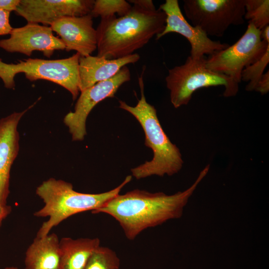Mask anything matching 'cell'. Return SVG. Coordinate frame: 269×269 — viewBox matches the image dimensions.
I'll use <instances>...</instances> for the list:
<instances>
[{"label":"cell","instance_id":"obj_26","mask_svg":"<svg viewBox=\"0 0 269 269\" xmlns=\"http://www.w3.org/2000/svg\"><path fill=\"white\" fill-rule=\"evenodd\" d=\"M11 211V208L10 206L0 204V227L3 220L10 214Z\"/></svg>","mask_w":269,"mask_h":269},{"label":"cell","instance_id":"obj_22","mask_svg":"<svg viewBox=\"0 0 269 269\" xmlns=\"http://www.w3.org/2000/svg\"><path fill=\"white\" fill-rule=\"evenodd\" d=\"M10 12L0 9V35L10 34L12 27L9 23Z\"/></svg>","mask_w":269,"mask_h":269},{"label":"cell","instance_id":"obj_15","mask_svg":"<svg viewBox=\"0 0 269 269\" xmlns=\"http://www.w3.org/2000/svg\"><path fill=\"white\" fill-rule=\"evenodd\" d=\"M139 58L137 53L116 59H107L97 56H81L79 62L80 91L111 78L124 66L134 63Z\"/></svg>","mask_w":269,"mask_h":269},{"label":"cell","instance_id":"obj_18","mask_svg":"<svg viewBox=\"0 0 269 269\" xmlns=\"http://www.w3.org/2000/svg\"><path fill=\"white\" fill-rule=\"evenodd\" d=\"M244 18L262 30L269 25V0H245Z\"/></svg>","mask_w":269,"mask_h":269},{"label":"cell","instance_id":"obj_1","mask_svg":"<svg viewBox=\"0 0 269 269\" xmlns=\"http://www.w3.org/2000/svg\"><path fill=\"white\" fill-rule=\"evenodd\" d=\"M209 165L200 172L194 183L173 195L134 189L118 194L93 214H108L118 221L126 238L133 240L144 230L178 219L198 185L209 171Z\"/></svg>","mask_w":269,"mask_h":269},{"label":"cell","instance_id":"obj_9","mask_svg":"<svg viewBox=\"0 0 269 269\" xmlns=\"http://www.w3.org/2000/svg\"><path fill=\"white\" fill-rule=\"evenodd\" d=\"M130 80V70L125 66L111 78L81 92L74 111L69 112L64 118V123L68 128L73 140L84 139L87 134L86 120L93 108L107 98H114L119 88Z\"/></svg>","mask_w":269,"mask_h":269},{"label":"cell","instance_id":"obj_17","mask_svg":"<svg viewBox=\"0 0 269 269\" xmlns=\"http://www.w3.org/2000/svg\"><path fill=\"white\" fill-rule=\"evenodd\" d=\"M59 269H84L93 253L100 246L98 238L74 239L64 237L59 241Z\"/></svg>","mask_w":269,"mask_h":269},{"label":"cell","instance_id":"obj_11","mask_svg":"<svg viewBox=\"0 0 269 269\" xmlns=\"http://www.w3.org/2000/svg\"><path fill=\"white\" fill-rule=\"evenodd\" d=\"M9 34L8 38L0 40V48L8 52L30 56L37 50L49 58L54 51L65 49L62 40L53 35L50 26L27 22L22 27L13 28Z\"/></svg>","mask_w":269,"mask_h":269},{"label":"cell","instance_id":"obj_8","mask_svg":"<svg viewBox=\"0 0 269 269\" xmlns=\"http://www.w3.org/2000/svg\"><path fill=\"white\" fill-rule=\"evenodd\" d=\"M183 9L191 25L208 36H222L245 21V0H184Z\"/></svg>","mask_w":269,"mask_h":269},{"label":"cell","instance_id":"obj_19","mask_svg":"<svg viewBox=\"0 0 269 269\" xmlns=\"http://www.w3.org/2000/svg\"><path fill=\"white\" fill-rule=\"evenodd\" d=\"M120 260L111 249L100 246L92 254L84 269H120Z\"/></svg>","mask_w":269,"mask_h":269},{"label":"cell","instance_id":"obj_12","mask_svg":"<svg viewBox=\"0 0 269 269\" xmlns=\"http://www.w3.org/2000/svg\"><path fill=\"white\" fill-rule=\"evenodd\" d=\"M93 0H20L15 12L28 22L50 25L65 16H82L90 13Z\"/></svg>","mask_w":269,"mask_h":269},{"label":"cell","instance_id":"obj_6","mask_svg":"<svg viewBox=\"0 0 269 269\" xmlns=\"http://www.w3.org/2000/svg\"><path fill=\"white\" fill-rule=\"evenodd\" d=\"M78 53L66 58L45 60L28 58L16 64H8L0 60V78L8 89L15 87L14 77L23 73L30 81L43 79L55 83L67 90L74 100L80 92Z\"/></svg>","mask_w":269,"mask_h":269},{"label":"cell","instance_id":"obj_27","mask_svg":"<svg viewBox=\"0 0 269 269\" xmlns=\"http://www.w3.org/2000/svg\"><path fill=\"white\" fill-rule=\"evenodd\" d=\"M4 269H19L15 267H7L5 268Z\"/></svg>","mask_w":269,"mask_h":269},{"label":"cell","instance_id":"obj_23","mask_svg":"<svg viewBox=\"0 0 269 269\" xmlns=\"http://www.w3.org/2000/svg\"><path fill=\"white\" fill-rule=\"evenodd\" d=\"M255 91L260 93L262 95H265L269 91V71L264 73L259 82L257 84Z\"/></svg>","mask_w":269,"mask_h":269},{"label":"cell","instance_id":"obj_3","mask_svg":"<svg viewBox=\"0 0 269 269\" xmlns=\"http://www.w3.org/2000/svg\"><path fill=\"white\" fill-rule=\"evenodd\" d=\"M132 179L128 175L117 187L101 193H84L76 191L71 183L50 178L43 181L36 190L44 206L34 213L37 217H48L39 229L36 237L49 234L51 230L68 217L77 213L94 211L120 194L123 187Z\"/></svg>","mask_w":269,"mask_h":269},{"label":"cell","instance_id":"obj_16","mask_svg":"<svg viewBox=\"0 0 269 269\" xmlns=\"http://www.w3.org/2000/svg\"><path fill=\"white\" fill-rule=\"evenodd\" d=\"M59 241L55 233L36 237L26 250L25 269H59Z\"/></svg>","mask_w":269,"mask_h":269},{"label":"cell","instance_id":"obj_2","mask_svg":"<svg viewBox=\"0 0 269 269\" xmlns=\"http://www.w3.org/2000/svg\"><path fill=\"white\" fill-rule=\"evenodd\" d=\"M165 19L159 9L151 11L135 5L123 16L101 18L96 29L97 56L116 59L134 54L163 30Z\"/></svg>","mask_w":269,"mask_h":269},{"label":"cell","instance_id":"obj_4","mask_svg":"<svg viewBox=\"0 0 269 269\" xmlns=\"http://www.w3.org/2000/svg\"><path fill=\"white\" fill-rule=\"evenodd\" d=\"M142 75L138 79L141 97L137 104L133 107L119 101V108L134 116L140 124L145 134V145L152 149L153 156L131 171L136 179L152 175L171 176L180 170L183 160L179 149L163 131L155 108L146 100Z\"/></svg>","mask_w":269,"mask_h":269},{"label":"cell","instance_id":"obj_14","mask_svg":"<svg viewBox=\"0 0 269 269\" xmlns=\"http://www.w3.org/2000/svg\"><path fill=\"white\" fill-rule=\"evenodd\" d=\"M33 106L0 119V204L2 205H7L10 169L19 150L17 126L22 117Z\"/></svg>","mask_w":269,"mask_h":269},{"label":"cell","instance_id":"obj_5","mask_svg":"<svg viewBox=\"0 0 269 269\" xmlns=\"http://www.w3.org/2000/svg\"><path fill=\"white\" fill-rule=\"evenodd\" d=\"M206 61L205 56L198 58L189 56L183 64L168 70L166 85L175 108L187 105L194 92L202 88L224 86V97L237 94L239 85L230 77L208 69Z\"/></svg>","mask_w":269,"mask_h":269},{"label":"cell","instance_id":"obj_7","mask_svg":"<svg viewBox=\"0 0 269 269\" xmlns=\"http://www.w3.org/2000/svg\"><path fill=\"white\" fill-rule=\"evenodd\" d=\"M269 46V41L261 38V30L249 22L245 32L236 42L206 58V66L239 85L243 70L259 60Z\"/></svg>","mask_w":269,"mask_h":269},{"label":"cell","instance_id":"obj_13","mask_svg":"<svg viewBox=\"0 0 269 269\" xmlns=\"http://www.w3.org/2000/svg\"><path fill=\"white\" fill-rule=\"evenodd\" d=\"M93 17L65 16L53 22L50 26L61 37L67 51H76L81 56H87L97 49V31Z\"/></svg>","mask_w":269,"mask_h":269},{"label":"cell","instance_id":"obj_21","mask_svg":"<svg viewBox=\"0 0 269 269\" xmlns=\"http://www.w3.org/2000/svg\"><path fill=\"white\" fill-rule=\"evenodd\" d=\"M269 63V46L263 56L258 61L245 68L241 74V81L248 82L247 91H254L255 87Z\"/></svg>","mask_w":269,"mask_h":269},{"label":"cell","instance_id":"obj_10","mask_svg":"<svg viewBox=\"0 0 269 269\" xmlns=\"http://www.w3.org/2000/svg\"><path fill=\"white\" fill-rule=\"evenodd\" d=\"M166 15L165 25L163 30L156 35L158 40L171 32L178 33L184 37L191 46L190 55L198 58L211 55L227 48L229 45L219 41L211 40L199 28L190 24L184 16L177 0H166L158 8Z\"/></svg>","mask_w":269,"mask_h":269},{"label":"cell","instance_id":"obj_20","mask_svg":"<svg viewBox=\"0 0 269 269\" xmlns=\"http://www.w3.org/2000/svg\"><path fill=\"white\" fill-rule=\"evenodd\" d=\"M132 7L130 3L125 0H96L94 1L90 14L93 17L100 16L105 18L116 15L117 13L120 17L128 13Z\"/></svg>","mask_w":269,"mask_h":269},{"label":"cell","instance_id":"obj_25","mask_svg":"<svg viewBox=\"0 0 269 269\" xmlns=\"http://www.w3.org/2000/svg\"><path fill=\"white\" fill-rule=\"evenodd\" d=\"M129 3H133L134 5L137 6L142 9L148 10H155V7L151 0H131Z\"/></svg>","mask_w":269,"mask_h":269},{"label":"cell","instance_id":"obj_24","mask_svg":"<svg viewBox=\"0 0 269 269\" xmlns=\"http://www.w3.org/2000/svg\"><path fill=\"white\" fill-rule=\"evenodd\" d=\"M20 0H0V9L9 12L15 11Z\"/></svg>","mask_w":269,"mask_h":269}]
</instances>
